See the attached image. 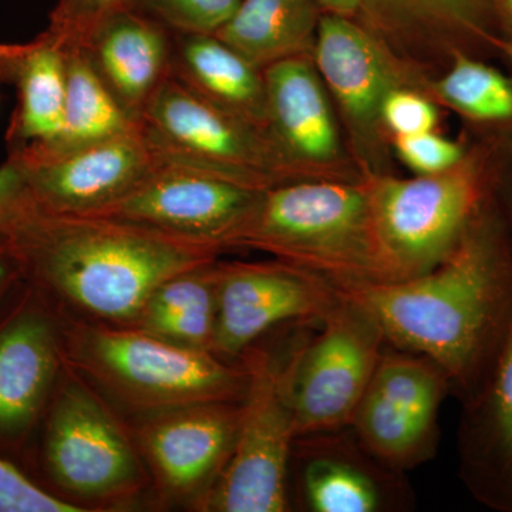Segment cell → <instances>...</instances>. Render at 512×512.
Wrapping results in <instances>:
<instances>
[{"instance_id": "cell-1", "label": "cell", "mask_w": 512, "mask_h": 512, "mask_svg": "<svg viewBox=\"0 0 512 512\" xmlns=\"http://www.w3.org/2000/svg\"><path fill=\"white\" fill-rule=\"evenodd\" d=\"M339 292L372 313L386 343L433 360L470 402L512 323V247L490 194L457 248L426 274Z\"/></svg>"}, {"instance_id": "cell-2", "label": "cell", "mask_w": 512, "mask_h": 512, "mask_svg": "<svg viewBox=\"0 0 512 512\" xmlns=\"http://www.w3.org/2000/svg\"><path fill=\"white\" fill-rule=\"evenodd\" d=\"M9 247L77 308L133 325L158 286L212 264L220 254L210 245L133 222L43 210Z\"/></svg>"}, {"instance_id": "cell-3", "label": "cell", "mask_w": 512, "mask_h": 512, "mask_svg": "<svg viewBox=\"0 0 512 512\" xmlns=\"http://www.w3.org/2000/svg\"><path fill=\"white\" fill-rule=\"evenodd\" d=\"M261 249L336 289L389 282L367 185L296 181L262 192L231 248Z\"/></svg>"}, {"instance_id": "cell-4", "label": "cell", "mask_w": 512, "mask_h": 512, "mask_svg": "<svg viewBox=\"0 0 512 512\" xmlns=\"http://www.w3.org/2000/svg\"><path fill=\"white\" fill-rule=\"evenodd\" d=\"M490 160L481 148L441 173L367 185L389 282L426 274L457 248L490 194Z\"/></svg>"}, {"instance_id": "cell-5", "label": "cell", "mask_w": 512, "mask_h": 512, "mask_svg": "<svg viewBox=\"0 0 512 512\" xmlns=\"http://www.w3.org/2000/svg\"><path fill=\"white\" fill-rule=\"evenodd\" d=\"M77 362L123 402L148 412L192 404L241 402L245 367L207 350L185 348L138 328L77 326Z\"/></svg>"}, {"instance_id": "cell-6", "label": "cell", "mask_w": 512, "mask_h": 512, "mask_svg": "<svg viewBox=\"0 0 512 512\" xmlns=\"http://www.w3.org/2000/svg\"><path fill=\"white\" fill-rule=\"evenodd\" d=\"M141 131L161 164L268 190L295 171L268 133L220 109L168 73L141 114Z\"/></svg>"}, {"instance_id": "cell-7", "label": "cell", "mask_w": 512, "mask_h": 512, "mask_svg": "<svg viewBox=\"0 0 512 512\" xmlns=\"http://www.w3.org/2000/svg\"><path fill=\"white\" fill-rule=\"evenodd\" d=\"M247 387L239 402L234 447L217 483L198 507L217 512L289 510L288 468L295 446L289 362L261 349L244 353Z\"/></svg>"}, {"instance_id": "cell-8", "label": "cell", "mask_w": 512, "mask_h": 512, "mask_svg": "<svg viewBox=\"0 0 512 512\" xmlns=\"http://www.w3.org/2000/svg\"><path fill=\"white\" fill-rule=\"evenodd\" d=\"M320 325L318 335L289 360L298 437L350 426L386 343L372 313L343 293Z\"/></svg>"}, {"instance_id": "cell-9", "label": "cell", "mask_w": 512, "mask_h": 512, "mask_svg": "<svg viewBox=\"0 0 512 512\" xmlns=\"http://www.w3.org/2000/svg\"><path fill=\"white\" fill-rule=\"evenodd\" d=\"M450 380L440 366L417 353H384L350 429L390 470L403 473L433 456L437 419Z\"/></svg>"}, {"instance_id": "cell-10", "label": "cell", "mask_w": 512, "mask_h": 512, "mask_svg": "<svg viewBox=\"0 0 512 512\" xmlns=\"http://www.w3.org/2000/svg\"><path fill=\"white\" fill-rule=\"evenodd\" d=\"M46 461L60 487L87 500H119L143 484V468L126 431L79 384L63 390L50 416Z\"/></svg>"}, {"instance_id": "cell-11", "label": "cell", "mask_w": 512, "mask_h": 512, "mask_svg": "<svg viewBox=\"0 0 512 512\" xmlns=\"http://www.w3.org/2000/svg\"><path fill=\"white\" fill-rule=\"evenodd\" d=\"M264 191L160 164L123 198L93 215L133 222L221 252L231 248Z\"/></svg>"}, {"instance_id": "cell-12", "label": "cell", "mask_w": 512, "mask_h": 512, "mask_svg": "<svg viewBox=\"0 0 512 512\" xmlns=\"http://www.w3.org/2000/svg\"><path fill=\"white\" fill-rule=\"evenodd\" d=\"M339 289L286 262L218 264L212 352L242 356L281 323L320 320L339 302Z\"/></svg>"}, {"instance_id": "cell-13", "label": "cell", "mask_w": 512, "mask_h": 512, "mask_svg": "<svg viewBox=\"0 0 512 512\" xmlns=\"http://www.w3.org/2000/svg\"><path fill=\"white\" fill-rule=\"evenodd\" d=\"M9 157L25 171L39 207L60 215L97 214L161 164L140 124L127 133L60 156L33 158L9 153Z\"/></svg>"}, {"instance_id": "cell-14", "label": "cell", "mask_w": 512, "mask_h": 512, "mask_svg": "<svg viewBox=\"0 0 512 512\" xmlns=\"http://www.w3.org/2000/svg\"><path fill=\"white\" fill-rule=\"evenodd\" d=\"M239 402L192 404L164 410L141 427L138 443L163 493L200 505L227 466Z\"/></svg>"}, {"instance_id": "cell-15", "label": "cell", "mask_w": 512, "mask_h": 512, "mask_svg": "<svg viewBox=\"0 0 512 512\" xmlns=\"http://www.w3.org/2000/svg\"><path fill=\"white\" fill-rule=\"evenodd\" d=\"M340 431L298 437L305 441L299 485L306 510L382 512L406 504L400 473L370 456L353 434Z\"/></svg>"}, {"instance_id": "cell-16", "label": "cell", "mask_w": 512, "mask_h": 512, "mask_svg": "<svg viewBox=\"0 0 512 512\" xmlns=\"http://www.w3.org/2000/svg\"><path fill=\"white\" fill-rule=\"evenodd\" d=\"M458 448L473 497L491 510L512 512V323L483 389L464 404Z\"/></svg>"}, {"instance_id": "cell-17", "label": "cell", "mask_w": 512, "mask_h": 512, "mask_svg": "<svg viewBox=\"0 0 512 512\" xmlns=\"http://www.w3.org/2000/svg\"><path fill=\"white\" fill-rule=\"evenodd\" d=\"M266 133L296 174L339 154L338 127L315 64L305 55L265 67Z\"/></svg>"}, {"instance_id": "cell-18", "label": "cell", "mask_w": 512, "mask_h": 512, "mask_svg": "<svg viewBox=\"0 0 512 512\" xmlns=\"http://www.w3.org/2000/svg\"><path fill=\"white\" fill-rule=\"evenodd\" d=\"M82 47L114 99L140 123L148 100L170 73L171 33L141 13L121 9L100 23Z\"/></svg>"}, {"instance_id": "cell-19", "label": "cell", "mask_w": 512, "mask_h": 512, "mask_svg": "<svg viewBox=\"0 0 512 512\" xmlns=\"http://www.w3.org/2000/svg\"><path fill=\"white\" fill-rule=\"evenodd\" d=\"M315 66L353 126L369 131L380 120L387 94L396 89L382 50L345 16L329 15L316 30Z\"/></svg>"}, {"instance_id": "cell-20", "label": "cell", "mask_w": 512, "mask_h": 512, "mask_svg": "<svg viewBox=\"0 0 512 512\" xmlns=\"http://www.w3.org/2000/svg\"><path fill=\"white\" fill-rule=\"evenodd\" d=\"M0 82L18 89V109L6 136L9 151L59 133L66 100V50L49 30L32 42L0 45Z\"/></svg>"}, {"instance_id": "cell-21", "label": "cell", "mask_w": 512, "mask_h": 512, "mask_svg": "<svg viewBox=\"0 0 512 512\" xmlns=\"http://www.w3.org/2000/svg\"><path fill=\"white\" fill-rule=\"evenodd\" d=\"M171 36L170 73L198 96L266 131L264 72L215 35Z\"/></svg>"}, {"instance_id": "cell-22", "label": "cell", "mask_w": 512, "mask_h": 512, "mask_svg": "<svg viewBox=\"0 0 512 512\" xmlns=\"http://www.w3.org/2000/svg\"><path fill=\"white\" fill-rule=\"evenodd\" d=\"M52 325L19 316L0 332V431L19 433L35 420L57 372Z\"/></svg>"}, {"instance_id": "cell-23", "label": "cell", "mask_w": 512, "mask_h": 512, "mask_svg": "<svg viewBox=\"0 0 512 512\" xmlns=\"http://www.w3.org/2000/svg\"><path fill=\"white\" fill-rule=\"evenodd\" d=\"M66 100L55 137L10 150L26 157L60 156L127 133L138 126L114 99L82 46H67Z\"/></svg>"}, {"instance_id": "cell-24", "label": "cell", "mask_w": 512, "mask_h": 512, "mask_svg": "<svg viewBox=\"0 0 512 512\" xmlns=\"http://www.w3.org/2000/svg\"><path fill=\"white\" fill-rule=\"evenodd\" d=\"M318 23L313 0H241L215 36L264 70L313 49Z\"/></svg>"}, {"instance_id": "cell-25", "label": "cell", "mask_w": 512, "mask_h": 512, "mask_svg": "<svg viewBox=\"0 0 512 512\" xmlns=\"http://www.w3.org/2000/svg\"><path fill=\"white\" fill-rule=\"evenodd\" d=\"M436 92L471 123L512 128V77L476 56L457 53Z\"/></svg>"}, {"instance_id": "cell-26", "label": "cell", "mask_w": 512, "mask_h": 512, "mask_svg": "<svg viewBox=\"0 0 512 512\" xmlns=\"http://www.w3.org/2000/svg\"><path fill=\"white\" fill-rule=\"evenodd\" d=\"M396 12L431 22L463 36L468 43L495 49L497 18L493 0H380Z\"/></svg>"}, {"instance_id": "cell-27", "label": "cell", "mask_w": 512, "mask_h": 512, "mask_svg": "<svg viewBox=\"0 0 512 512\" xmlns=\"http://www.w3.org/2000/svg\"><path fill=\"white\" fill-rule=\"evenodd\" d=\"M241 0H128L127 9L154 20L170 33L215 35Z\"/></svg>"}, {"instance_id": "cell-28", "label": "cell", "mask_w": 512, "mask_h": 512, "mask_svg": "<svg viewBox=\"0 0 512 512\" xmlns=\"http://www.w3.org/2000/svg\"><path fill=\"white\" fill-rule=\"evenodd\" d=\"M128 0H57L50 13L49 30L64 47L83 46L104 20L121 9Z\"/></svg>"}, {"instance_id": "cell-29", "label": "cell", "mask_w": 512, "mask_h": 512, "mask_svg": "<svg viewBox=\"0 0 512 512\" xmlns=\"http://www.w3.org/2000/svg\"><path fill=\"white\" fill-rule=\"evenodd\" d=\"M40 211L25 171L8 157L0 167V241L9 244Z\"/></svg>"}, {"instance_id": "cell-30", "label": "cell", "mask_w": 512, "mask_h": 512, "mask_svg": "<svg viewBox=\"0 0 512 512\" xmlns=\"http://www.w3.org/2000/svg\"><path fill=\"white\" fill-rule=\"evenodd\" d=\"M396 148L404 164L419 175L436 174L453 168L468 151L457 141L431 131L396 137Z\"/></svg>"}, {"instance_id": "cell-31", "label": "cell", "mask_w": 512, "mask_h": 512, "mask_svg": "<svg viewBox=\"0 0 512 512\" xmlns=\"http://www.w3.org/2000/svg\"><path fill=\"white\" fill-rule=\"evenodd\" d=\"M82 511L86 510L40 490L18 468L0 460V512Z\"/></svg>"}, {"instance_id": "cell-32", "label": "cell", "mask_w": 512, "mask_h": 512, "mask_svg": "<svg viewBox=\"0 0 512 512\" xmlns=\"http://www.w3.org/2000/svg\"><path fill=\"white\" fill-rule=\"evenodd\" d=\"M380 120L396 137L413 136L433 130L437 123V111L420 94L396 87L383 101Z\"/></svg>"}, {"instance_id": "cell-33", "label": "cell", "mask_w": 512, "mask_h": 512, "mask_svg": "<svg viewBox=\"0 0 512 512\" xmlns=\"http://www.w3.org/2000/svg\"><path fill=\"white\" fill-rule=\"evenodd\" d=\"M508 150L511 151L510 161L512 163V144ZM505 174H507V178L495 173L493 163H490V197L504 222L512 247V165Z\"/></svg>"}, {"instance_id": "cell-34", "label": "cell", "mask_w": 512, "mask_h": 512, "mask_svg": "<svg viewBox=\"0 0 512 512\" xmlns=\"http://www.w3.org/2000/svg\"><path fill=\"white\" fill-rule=\"evenodd\" d=\"M320 8L328 10L330 15L345 16L355 15L357 10L363 8L369 0H313Z\"/></svg>"}, {"instance_id": "cell-35", "label": "cell", "mask_w": 512, "mask_h": 512, "mask_svg": "<svg viewBox=\"0 0 512 512\" xmlns=\"http://www.w3.org/2000/svg\"><path fill=\"white\" fill-rule=\"evenodd\" d=\"M493 5L497 25L507 30V37L504 39L512 42V0H493Z\"/></svg>"}, {"instance_id": "cell-36", "label": "cell", "mask_w": 512, "mask_h": 512, "mask_svg": "<svg viewBox=\"0 0 512 512\" xmlns=\"http://www.w3.org/2000/svg\"><path fill=\"white\" fill-rule=\"evenodd\" d=\"M18 258L6 242L0 241V285L5 281L12 259Z\"/></svg>"}, {"instance_id": "cell-37", "label": "cell", "mask_w": 512, "mask_h": 512, "mask_svg": "<svg viewBox=\"0 0 512 512\" xmlns=\"http://www.w3.org/2000/svg\"><path fill=\"white\" fill-rule=\"evenodd\" d=\"M495 50L501 53L512 64V42L511 40L504 39V37H497L494 42Z\"/></svg>"}]
</instances>
